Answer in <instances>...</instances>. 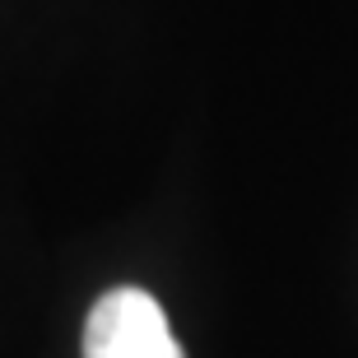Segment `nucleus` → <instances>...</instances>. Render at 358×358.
<instances>
[{"label":"nucleus","mask_w":358,"mask_h":358,"mask_svg":"<svg viewBox=\"0 0 358 358\" xmlns=\"http://www.w3.org/2000/svg\"><path fill=\"white\" fill-rule=\"evenodd\" d=\"M84 358H186L154 293L121 284L93 303L84 321Z\"/></svg>","instance_id":"obj_1"}]
</instances>
